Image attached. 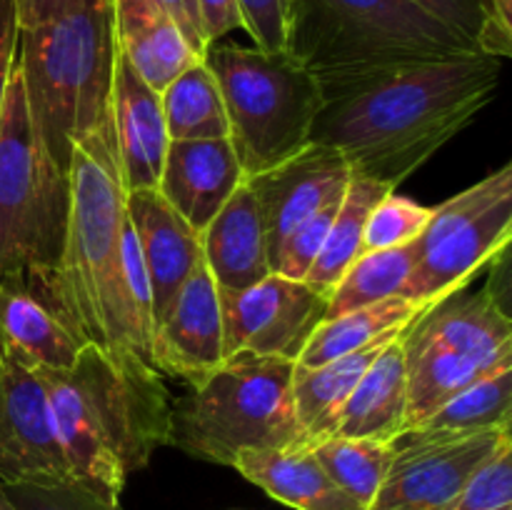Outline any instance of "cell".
<instances>
[{
    "label": "cell",
    "instance_id": "obj_1",
    "mask_svg": "<svg viewBox=\"0 0 512 510\" xmlns=\"http://www.w3.org/2000/svg\"><path fill=\"white\" fill-rule=\"evenodd\" d=\"M503 60L485 53L318 78L310 140L335 148L350 175L398 188L495 98Z\"/></svg>",
    "mask_w": 512,
    "mask_h": 510
},
{
    "label": "cell",
    "instance_id": "obj_2",
    "mask_svg": "<svg viewBox=\"0 0 512 510\" xmlns=\"http://www.w3.org/2000/svg\"><path fill=\"white\" fill-rule=\"evenodd\" d=\"M60 445L75 483L120 500L128 475L170 445V403L163 375L143 358L90 343L73 368L45 373Z\"/></svg>",
    "mask_w": 512,
    "mask_h": 510
},
{
    "label": "cell",
    "instance_id": "obj_3",
    "mask_svg": "<svg viewBox=\"0 0 512 510\" xmlns=\"http://www.w3.org/2000/svg\"><path fill=\"white\" fill-rule=\"evenodd\" d=\"M68 175L70 213L60 258L65 313L88 343L118 358H143L125 305L123 228L128 215L110 118L75 143Z\"/></svg>",
    "mask_w": 512,
    "mask_h": 510
},
{
    "label": "cell",
    "instance_id": "obj_4",
    "mask_svg": "<svg viewBox=\"0 0 512 510\" xmlns=\"http://www.w3.org/2000/svg\"><path fill=\"white\" fill-rule=\"evenodd\" d=\"M115 55L113 0H78L58 18L20 30L15 65L25 103L65 173L75 143L110 118Z\"/></svg>",
    "mask_w": 512,
    "mask_h": 510
},
{
    "label": "cell",
    "instance_id": "obj_5",
    "mask_svg": "<svg viewBox=\"0 0 512 510\" xmlns=\"http://www.w3.org/2000/svg\"><path fill=\"white\" fill-rule=\"evenodd\" d=\"M68 213L70 175L40 140L15 65L0 108V288L28 290L65 320L60 258Z\"/></svg>",
    "mask_w": 512,
    "mask_h": 510
},
{
    "label": "cell",
    "instance_id": "obj_6",
    "mask_svg": "<svg viewBox=\"0 0 512 510\" xmlns=\"http://www.w3.org/2000/svg\"><path fill=\"white\" fill-rule=\"evenodd\" d=\"M295 360L233 353L213 375L173 403L170 445L195 460L230 465L243 450L298 448Z\"/></svg>",
    "mask_w": 512,
    "mask_h": 510
},
{
    "label": "cell",
    "instance_id": "obj_7",
    "mask_svg": "<svg viewBox=\"0 0 512 510\" xmlns=\"http://www.w3.org/2000/svg\"><path fill=\"white\" fill-rule=\"evenodd\" d=\"M288 53L330 78L480 50L410 0H290Z\"/></svg>",
    "mask_w": 512,
    "mask_h": 510
},
{
    "label": "cell",
    "instance_id": "obj_8",
    "mask_svg": "<svg viewBox=\"0 0 512 510\" xmlns=\"http://www.w3.org/2000/svg\"><path fill=\"white\" fill-rule=\"evenodd\" d=\"M203 60L213 70L228 115V138L245 178L275 168L310 145L323 88L290 53L213 43Z\"/></svg>",
    "mask_w": 512,
    "mask_h": 510
},
{
    "label": "cell",
    "instance_id": "obj_9",
    "mask_svg": "<svg viewBox=\"0 0 512 510\" xmlns=\"http://www.w3.org/2000/svg\"><path fill=\"white\" fill-rule=\"evenodd\" d=\"M512 235V165L433 208L413 243V270L403 298L435 303L463 290L490 260L508 253Z\"/></svg>",
    "mask_w": 512,
    "mask_h": 510
},
{
    "label": "cell",
    "instance_id": "obj_10",
    "mask_svg": "<svg viewBox=\"0 0 512 510\" xmlns=\"http://www.w3.org/2000/svg\"><path fill=\"white\" fill-rule=\"evenodd\" d=\"M508 438L512 425L465 433L403 430L393 438V463L370 510H448L475 470Z\"/></svg>",
    "mask_w": 512,
    "mask_h": 510
},
{
    "label": "cell",
    "instance_id": "obj_11",
    "mask_svg": "<svg viewBox=\"0 0 512 510\" xmlns=\"http://www.w3.org/2000/svg\"><path fill=\"white\" fill-rule=\"evenodd\" d=\"M225 358L253 353L298 363L313 330L328 318V298L305 280L270 273L240 293H218Z\"/></svg>",
    "mask_w": 512,
    "mask_h": 510
},
{
    "label": "cell",
    "instance_id": "obj_12",
    "mask_svg": "<svg viewBox=\"0 0 512 510\" xmlns=\"http://www.w3.org/2000/svg\"><path fill=\"white\" fill-rule=\"evenodd\" d=\"M73 480L40 370L0 353V483Z\"/></svg>",
    "mask_w": 512,
    "mask_h": 510
},
{
    "label": "cell",
    "instance_id": "obj_13",
    "mask_svg": "<svg viewBox=\"0 0 512 510\" xmlns=\"http://www.w3.org/2000/svg\"><path fill=\"white\" fill-rule=\"evenodd\" d=\"M223 313L220 295L205 260H200L178 290L150 335V363L190 388L223 365Z\"/></svg>",
    "mask_w": 512,
    "mask_h": 510
},
{
    "label": "cell",
    "instance_id": "obj_14",
    "mask_svg": "<svg viewBox=\"0 0 512 510\" xmlns=\"http://www.w3.org/2000/svg\"><path fill=\"white\" fill-rule=\"evenodd\" d=\"M348 183L350 168L343 155L320 143L305 145L275 168L245 178L260 208L270 260L295 225L343 195Z\"/></svg>",
    "mask_w": 512,
    "mask_h": 510
},
{
    "label": "cell",
    "instance_id": "obj_15",
    "mask_svg": "<svg viewBox=\"0 0 512 510\" xmlns=\"http://www.w3.org/2000/svg\"><path fill=\"white\" fill-rule=\"evenodd\" d=\"M125 215L130 220L153 300V325L175 300L178 290L203 260L200 233L155 188L125 193Z\"/></svg>",
    "mask_w": 512,
    "mask_h": 510
},
{
    "label": "cell",
    "instance_id": "obj_16",
    "mask_svg": "<svg viewBox=\"0 0 512 510\" xmlns=\"http://www.w3.org/2000/svg\"><path fill=\"white\" fill-rule=\"evenodd\" d=\"M110 123L125 193L158 188L170 143L160 93L140 78L120 50L115 55L110 88Z\"/></svg>",
    "mask_w": 512,
    "mask_h": 510
},
{
    "label": "cell",
    "instance_id": "obj_17",
    "mask_svg": "<svg viewBox=\"0 0 512 510\" xmlns=\"http://www.w3.org/2000/svg\"><path fill=\"white\" fill-rule=\"evenodd\" d=\"M243 180L230 138L170 140L155 190L203 233Z\"/></svg>",
    "mask_w": 512,
    "mask_h": 510
},
{
    "label": "cell",
    "instance_id": "obj_18",
    "mask_svg": "<svg viewBox=\"0 0 512 510\" xmlns=\"http://www.w3.org/2000/svg\"><path fill=\"white\" fill-rule=\"evenodd\" d=\"M200 245L218 293H240L273 273L260 208L245 180L200 233Z\"/></svg>",
    "mask_w": 512,
    "mask_h": 510
},
{
    "label": "cell",
    "instance_id": "obj_19",
    "mask_svg": "<svg viewBox=\"0 0 512 510\" xmlns=\"http://www.w3.org/2000/svg\"><path fill=\"white\" fill-rule=\"evenodd\" d=\"M88 345L53 303L28 290L0 288V353L55 373L73 368Z\"/></svg>",
    "mask_w": 512,
    "mask_h": 510
},
{
    "label": "cell",
    "instance_id": "obj_20",
    "mask_svg": "<svg viewBox=\"0 0 512 510\" xmlns=\"http://www.w3.org/2000/svg\"><path fill=\"white\" fill-rule=\"evenodd\" d=\"M408 428V378L400 335L368 365L330 423V435L393 440ZM328 435V438H330Z\"/></svg>",
    "mask_w": 512,
    "mask_h": 510
},
{
    "label": "cell",
    "instance_id": "obj_21",
    "mask_svg": "<svg viewBox=\"0 0 512 510\" xmlns=\"http://www.w3.org/2000/svg\"><path fill=\"white\" fill-rule=\"evenodd\" d=\"M113 23L118 50L158 93L200 60L158 0H113Z\"/></svg>",
    "mask_w": 512,
    "mask_h": 510
},
{
    "label": "cell",
    "instance_id": "obj_22",
    "mask_svg": "<svg viewBox=\"0 0 512 510\" xmlns=\"http://www.w3.org/2000/svg\"><path fill=\"white\" fill-rule=\"evenodd\" d=\"M233 468L295 510H365L330 480L310 448L243 450Z\"/></svg>",
    "mask_w": 512,
    "mask_h": 510
},
{
    "label": "cell",
    "instance_id": "obj_23",
    "mask_svg": "<svg viewBox=\"0 0 512 510\" xmlns=\"http://www.w3.org/2000/svg\"><path fill=\"white\" fill-rule=\"evenodd\" d=\"M395 335L400 333L385 335V338L375 340L365 348L340 355V358L328 360L323 365H313V368L295 363L290 393H293L295 420L300 425L298 448H313L315 443L328 438L330 423H333L340 405L348 400V395L353 393L368 365L378 358L385 343H390Z\"/></svg>",
    "mask_w": 512,
    "mask_h": 510
},
{
    "label": "cell",
    "instance_id": "obj_24",
    "mask_svg": "<svg viewBox=\"0 0 512 510\" xmlns=\"http://www.w3.org/2000/svg\"><path fill=\"white\" fill-rule=\"evenodd\" d=\"M430 305L433 303L393 295V298L380 300V303L325 318L313 330L308 343H305L298 365H305V368L323 365L328 360L340 358V355L365 348V345L375 343V340L385 338V335L403 333Z\"/></svg>",
    "mask_w": 512,
    "mask_h": 510
},
{
    "label": "cell",
    "instance_id": "obj_25",
    "mask_svg": "<svg viewBox=\"0 0 512 510\" xmlns=\"http://www.w3.org/2000/svg\"><path fill=\"white\" fill-rule=\"evenodd\" d=\"M388 193H393V188H388V185L360 178V175H350V183L345 188L338 215L330 225L328 238H325L318 258H315L308 275H305V283L315 293L330 298V293L338 285V280L343 278L345 270L350 268V263L358 255H363V235L370 210Z\"/></svg>",
    "mask_w": 512,
    "mask_h": 510
},
{
    "label": "cell",
    "instance_id": "obj_26",
    "mask_svg": "<svg viewBox=\"0 0 512 510\" xmlns=\"http://www.w3.org/2000/svg\"><path fill=\"white\" fill-rule=\"evenodd\" d=\"M170 140L228 138V115L213 70L203 58L190 63L160 93Z\"/></svg>",
    "mask_w": 512,
    "mask_h": 510
},
{
    "label": "cell",
    "instance_id": "obj_27",
    "mask_svg": "<svg viewBox=\"0 0 512 510\" xmlns=\"http://www.w3.org/2000/svg\"><path fill=\"white\" fill-rule=\"evenodd\" d=\"M310 450L330 480L343 493L358 500L365 510H370L373 500L378 498L395 455L393 440L343 438V435H330Z\"/></svg>",
    "mask_w": 512,
    "mask_h": 510
},
{
    "label": "cell",
    "instance_id": "obj_28",
    "mask_svg": "<svg viewBox=\"0 0 512 510\" xmlns=\"http://www.w3.org/2000/svg\"><path fill=\"white\" fill-rule=\"evenodd\" d=\"M503 425H512V358L473 380L415 428L465 433Z\"/></svg>",
    "mask_w": 512,
    "mask_h": 510
},
{
    "label": "cell",
    "instance_id": "obj_29",
    "mask_svg": "<svg viewBox=\"0 0 512 510\" xmlns=\"http://www.w3.org/2000/svg\"><path fill=\"white\" fill-rule=\"evenodd\" d=\"M413 270V243L358 255L328 298V318L403 293Z\"/></svg>",
    "mask_w": 512,
    "mask_h": 510
},
{
    "label": "cell",
    "instance_id": "obj_30",
    "mask_svg": "<svg viewBox=\"0 0 512 510\" xmlns=\"http://www.w3.org/2000/svg\"><path fill=\"white\" fill-rule=\"evenodd\" d=\"M430 213L433 208H425L403 195L388 193L370 210L363 235V253L415 243L428 225Z\"/></svg>",
    "mask_w": 512,
    "mask_h": 510
},
{
    "label": "cell",
    "instance_id": "obj_31",
    "mask_svg": "<svg viewBox=\"0 0 512 510\" xmlns=\"http://www.w3.org/2000/svg\"><path fill=\"white\" fill-rule=\"evenodd\" d=\"M343 195L328 200L323 208H318L313 215H308L303 223H298L293 230H290L288 238L280 243L278 253H275L273 260H270L273 273H280L285 275V278H293V280H305L310 265L315 263L325 238H328V230L330 225H333L335 215H338L340 203H343Z\"/></svg>",
    "mask_w": 512,
    "mask_h": 510
},
{
    "label": "cell",
    "instance_id": "obj_32",
    "mask_svg": "<svg viewBox=\"0 0 512 510\" xmlns=\"http://www.w3.org/2000/svg\"><path fill=\"white\" fill-rule=\"evenodd\" d=\"M448 510H512V438L475 470Z\"/></svg>",
    "mask_w": 512,
    "mask_h": 510
},
{
    "label": "cell",
    "instance_id": "obj_33",
    "mask_svg": "<svg viewBox=\"0 0 512 510\" xmlns=\"http://www.w3.org/2000/svg\"><path fill=\"white\" fill-rule=\"evenodd\" d=\"M18 510H123L120 500H105L85 485L68 480L55 485H3Z\"/></svg>",
    "mask_w": 512,
    "mask_h": 510
},
{
    "label": "cell",
    "instance_id": "obj_34",
    "mask_svg": "<svg viewBox=\"0 0 512 510\" xmlns=\"http://www.w3.org/2000/svg\"><path fill=\"white\" fill-rule=\"evenodd\" d=\"M243 30L255 48L265 53H288L290 0H238Z\"/></svg>",
    "mask_w": 512,
    "mask_h": 510
},
{
    "label": "cell",
    "instance_id": "obj_35",
    "mask_svg": "<svg viewBox=\"0 0 512 510\" xmlns=\"http://www.w3.org/2000/svg\"><path fill=\"white\" fill-rule=\"evenodd\" d=\"M410 3L438 23H443L445 28L453 30L455 35L468 40L470 45H475V40H478L490 8V0H410Z\"/></svg>",
    "mask_w": 512,
    "mask_h": 510
},
{
    "label": "cell",
    "instance_id": "obj_36",
    "mask_svg": "<svg viewBox=\"0 0 512 510\" xmlns=\"http://www.w3.org/2000/svg\"><path fill=\"white\" fill-rule=\"evenodd\" d=\"M512 0H490L488 15L480 28L478 45L480 53L493 58H510L512 55Z\"/></svg>",
    "mask_w": 512,
    "mask_h": 510
},
{
    "label": "cell",
    "instance_id": "obj_37",
    "mask_svg": "<svg viewBox=\"0 0 512 510\" xmlns=\"http://www.w3.org/2000/svg\"><path fill=\"white\" fill-rule=\"evenodd\" d=\"M198 8L200 23H203V35L208 40V45L220 43L225 35L243 28L238 0H198Z\"/></svg>",
    "mask_w": 512,
    "mask_h": 510
},
{
    "label": "cell",
    "instance_id": "obj_38",
    "mask_svg": "<svg viewBox=\"0 0 512 510\" xmlns=\"http://www.w3.org/2000/svg\"><path fill=\"white\" fill-rule=\"evenodd\" d=\"M18 15L13 0H0V108H3L5 90L18 60Z\"/></svg>",
    "mask_w": 512,
    "mask_h": 510
},
{
    "label": "cell",
    "instance_id": "obj_39",
    "mask_svg": "<svg viewBox=\"0 0 512 510\" xmlns=\"http://www.w3.org/2000/svg\"><path fill=\"white\" fill-rule=\"evenodd\" d=\"M163 5L165 10H168L170 18H173V23L180 28V33H183L190 50H193L198 58H203L205 50H208V40H205L203 35L198 0H163Z\"/></svg>",
    "mask_w": 512,
    "mask_h": 510
},
{
    "label": "cell",
    "instance_id": "obj_40",
    "mask_svg": "<svg viewBox=\"0 0 512 510\" xmlns=\"http://www.w3.org/2000/svg\"><path fill=\"white\" fill-rule=\"evenodd\" d=\"M15 15H18V28H33V25L53 20L73 8L78 0H13Z\"/></svg>",
    "mask_w": 512,
    "mask_h": 510
},
{
    "label": "cell",
    "instance_id": "obj_41",
    "mask_svg": "<svg viewBox=\"0 0 512 510\" xmlns=\"http://www.w3.org/2000/svg\"><path fill=\"white\" fill-rule=\"evenodd\" d=\"M0 510H18L13 505V500L8 498V493H5V488H3V483H0Z\"/></svg>",
    "mask_w": 512,
    "mask_h": 510
},
{
    "label": "cell",
    "instance_id": "obj_42",
    "mask_svg": "<svg viewBox=\"0 0 512 510\" xmlns=\"http://www.w3.org/2000/svg\"><path fill=\"white\" fill-rule=\"evenodd\" d=\"M158 3H160V5H163V0H158ZM163 8H165V5H163Z\"/></svg>",
    "mask_w": 512,
    "mask_h": 510
}]
</instances>
